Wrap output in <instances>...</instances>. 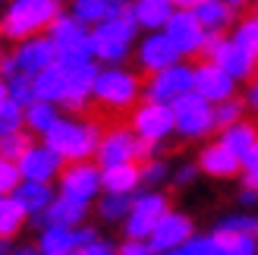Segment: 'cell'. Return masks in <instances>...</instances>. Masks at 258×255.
<instances>
[{
  "mask_svg": "<svg viewBox=\"0 0 258 255\" xmlns=\"http://www.w3.org/2000/svg\"><path fill=\"white\" fill-rule=\"evenodd\" d=\"M60 13L63 0H7L4 13H0V38L25 41L32 35H44Z\"/></svg>",
  "mask_w": 258,
  "mask_h": 255,
  "instance_id": "cell-1",
  "label": "cell"
},
{
  "mask_svg": "<svg viewBox=\"0 0 258 255\" xmlns=\"http://www.w3.org/2000/svg\"><path fill=\"white\" fill-rule=\"evenodd\" d=\"M41 139L63 161H92L101 142V126L88 117H79V113H67Z\"/></svg>",
  "mask_w": 258,
  "mask_h": 255,
  "instance_id": "cell-2",
  "label": "cell"
},
{
  "mask_svg": "<svg viewBox=\"0 0 258 255\" xmlns=\"http://www.w3.org/2000/svg\"><path fill=\"white\" fill-rule=\"evenodd\" d=\"M136 35H139V22L129 7H120L110 19L92 25V50L95 60L110 67V63H123L129 54L136 50Z\"/></svg>",
  "mask_w": 258,
  "mask_h": 255,
  "instance_id": "cell-3",
  "label": "cell"
},
{
  "mask_svg": "<svg viewBox=\"0 0 258 255\" xmlns=\"http://www.w3.org/2000/svg\"><path fill=\"white\" fill-rule=\"evenodd\" d=\"M142 88H145V82L136 70L123 67V63H110V67L98 70L92 101L104 110H133L142 98Z\"/></svg>",
  "mask_w": 258,
  "mask_h": 255,
  "instance_id": "cell-4",
  "label": "cell"
},
{
  "mask_svg": "<svg viewBox=\"0 0 258 255\" xmlns=\"http://www.w3.org/2000/svg\"><path fill=\"white\" fill-rule=\"evenodd\" d=\"M44 35L57 47V60H95L92 25H85L76 13H60Z\"/></svg>",
  "mask_w": 258,
  "mask_h": 255,
  "instance_id": "cell-5",
  "label": "cell"
},
{
  "mask_svg": "<svg viewBox=\"0 0 258 255\" xmlns=\"http://www.w3.org/2000/svg\"><path fill=\"white\" fill-rule=\"evenodd\" d=\"M202 57L217 63V67H221L227 76H233L236 82H249L258 73V57L249 54L246 47L236 44L233 38H227V35H211L208 32V41L202 47Z\"/></svg>",
  "mask_w": 258,
  "mask_h": 255,
  "instance_id": "cell-6",
  "label": "cell"
},
{
  "mask_svg": "<svg viewBox=\"0 0 258 255\" xmlns=\"http://www.w3.org/2000/svg\"><path fill=\"white\" fill-rule=\"evenodd\" d=\"M170 211V199L161 189H139L133 196V208H129L126 221H123V236H136V239H148L151 230L158 227V221Z\"/></svg>",
  "mask_w": 258,
  "mask_h": 255,
  "instance_id": "cell-7",
  "label": "cell"
},
{
  "mask_svg": "<svg viewBox=\"0 0 258 255\" xmlns=\"http://www.w3.org/2000/svg\"><path fill=\"white\" fill-rule=\"evenodd\" d=\"M173 117H176V136L189 139V142L205 139V136H211L217 130L214 104L205 101L202 95H196V92H189V95L173 101Z\"/></svg>",
  "mask_w": 258,
  "mask_h": 255,
  "instance_id": "cell-8",
  "label": "cell"
},
{
  "mask_svg": "<svg viewBox=\"0 0 258 255\" xmlns=\"http://www.w3.org/2000/svg\"><path fill=\"white\" fill-rule=\"evenodd\" d=\"M129 130H133L142 142L161 145L176 133V117H173V104H161V101H142L133 107L129 117Z\"/></svg>",
  "mask_w": 258,
  "mask_h": 255,
  "instance_id": "cell-9",
  "label": "cell"
},
{
  "mask_svg": "<svg viewBox=\"0 0 258 255\" xmlns=\"http://www.w3.org/2000/svg\"><path fill=\"white\" fill-rule=\"evenodd\" d=\"M57 189H60V196L76 199L82 205H92L104 193L101 189V164L98 161H67L57 176Z\"/></svg>",
  "mask_w": 258,
  "mask_h": 255,
  "instance_id": "cell-10",
  "label": "cell"
},
{
  "mask_svg": "<svg viewBox=\"0 0 258 255\" xmlns=\"http://www.w3.org/2000/svg\"><path fill=\"white\" fill-rule=\"evenodd\" d=\"M192 79H196V67H189L186 60L173 63L167 70H158L148 76L142 98L145 101H161V104H173L176 98H183L192 92Z\"/></svg>",
  "mask_w": 258,
  "mask_h": 255,
  "instance_id": "cell-11",
  "label": "cell"
},
{
  "mask_svg": "<svg viewBox=\"0 0 258 255\" xmlns=\"http://www.w3.org/2000/svg\"><path fill=\"white\" fill-rule=\"evenodd\" d=\"M57 63H63V70H67V95H63L60 107L70 113H82L92 101L101 63L98 60H57Z\"/></svg>",
  "mask_w": 258,
  "mask_h": 255,
  "instance_id": "cell-12",
  "label": "cell"
},
{
  "mask_svg": "<svg viewBox=\"0 0 258 255\" xmlns=\"http://www.w3.org/2000/svg\"><path fill=\"white\" fill-rule=\"evenodd\" d=\"M136 63H139V70L151 76V73H158V70H167V67H173V63L183 60V54L176 50V44L167 38V32H145L136 41Z\"/></svg>",
  "mask_w": 258,
  "mask_h": 255,
  "instance_id": "cell-13",
  "label": "cell"
},
{
  "mask_svg": "<svg viewBox=\"0 0 258 255\" xmlns=\"http://www.w3.org/2000/svg\"><path fill=\"white\" fill-rule=\"evenodd\" d=\"M164 32L176 44L179 54H183V60L186 57H199L205 41H208V32H205V25L199 22V16L192 10H176L170 16V22L164 25Z\"/></svg>",
  "mask_w": 258,
  "mask_h": 255,
  "instance_id": "cell-14",
  "label": "cell"
},
{
  "mask_svg": "<svg viewBox=\"0 0 258 255\" xmlns=\"http://www.w3.org/2000/svg\"><path fill=\"white\" fill-rule=\"evenodd\" d=\"M95 161L101 164V167L139 161V136L129 130V126H113V130L101 133V142H98V151H95Z\"/></svg>",
  "mask_w": 258,
  "mask_h": 255,
  "instance_id": "cell-15",
  "label": "cell"
},
{
  "mask_svg": "<svg viewBox=\"0 0 258 255\" xmlns=\"http://www.w3.org/2000/svg\"><path fill=\"white\" fill-rule=\"evenodd\" d=\"M192 92L202 95L205 101H211V104H221V101H227V98H236V79H233V76H227L217 63L202 60L199 67H196Z\"/></svg>",
  "mask_w": 258,
  "mask_h": 255,
  "instance_id": "cell-16",
  "label": "cell"
},
{
  "mask_svg": "<svg viewBox=\"0 0 258 255\" xmlns=\"http://www.w3.org/2000/svg\"><path fill=\"white\" fill-rule=\"evenodd\" d=\"M19 164V173H22V180H38V183H54L57 176H60V170H63V161L60 155L50 145H44V142H35L25 155L16 161Z\"/></svg>",
  "mask_w": 258,
  "mask_h": 255,
  "instance_id": "cell-17",
  "label": "cell"
},
{
  "mask_svg": "<svg viewBox=\"0 0 258 255\" xmlns=\"http://www.w3.org/2000/svg\"><path fill=\"white\" fill-rule=\"evenodd\" d=\"M196 233V224H192V218L189 214H183V211H167L164 218L158 221V227L151 230V246H154V252L158 255H167V252H173L176 246H183L186 239Z\"/></svg>",
  "mask_w": 258,
  "mask_h": 255,
  "instance_id": "cell-18",
  "label": "cell"
},
{
  "mask_svg": "<svg viewBox=\"0 0 258 255\" xmlns=\"http://www.w3.org/2000/svg\"><path fill=\"white\" fill-rule=\"evenodd\" d=\"M13 60H16L19 73L38 76L41 70H47L50 63H57V47L50 44L47 35H32V38H25V41H16Z\"/></svg>",
  "mask_w": 258,
  "mask_h": 255,
  "instance_id": "cell-19",
  "label": "cell"
},
{
  "mask_svg": "<svg viewBox=\"0 0 258 255\" xmlns=\"http://www.w3.org/2000/svg\"><path fill=\"white\" fill-rule=\"evenodd\" d=\"M199 170L211 180H233V176L242 173V158L233 155L224 142H208L199 151Z\"/></svg>",
  "mask_w": 258,
  "mask_h": 255,
  "instance_id": "cell-20",
  "label": "cell"
},
{
  "mask_svg": "<svg viewBox=\"0 0 258 255\" xmlns=\"http://www.w3.org/2000/svg\"><path fill=\"white\" fill-rule=\"evenodd\" d=\"M101 189L113 193V196H136L142 189V164L129 161V164L101 167Z\"/></svg>",
  "mask_w": 258,
  "mask_h": 255,
  "instance_id": "cell-21",
  "label": "cell"
},
{
  "mask_svg": "<svg viewBox=\"0 0 258 255\" xmlns=\"http://www.w3.org/2000/svg\"><path fill=\"white\" fill-rule=\"evenodd\" d=\"M85 218H88V205H82V202L67 199V196L57 193V199L50 202V205L38 214L35 221L41 224V227H47V224H57V227H79V224H85Z\"/></svg>",
  "mask_w": 258,
  "mask_h": 255,
  "instance_id": "cell-22",
  "label": "cell"
},
{
  "mask_svg": "<svg viewBox=\"0 0 258 255\" xmlns=\"http://www.w3.org/2000/svg\"><path fill=\"white\" fill-rule=\"evenodd\" d=\"M129 10H133V16H136L142 32H161L176 13L173 0H133Z\"/></svg>",
  "mask_w": 258,
  "mask_h": 255,
  "instance_id": "cell-23",
  "label": "cell"
},
{
  "mask_svg": "<svg viewBox=\"0 0 258 255\" xmlns=\"http://www.w3.org/2000/svg\"><path fill=\"white\" fill-rule=\"evenodd\" d=\"M13 199L22 205V211L29 214V218H38L50 202L57 199L54 193V183H38V180H22L16 189H13Z\"/></svg>",
  "mask_w": 258,
  "mask_h": 255,
  "instance_id": "cell-24",
  "label": "cell"
},
{
  "mask_svg": "<svg viewBox=\"0 0 258 255\" xmlns=\"http://www.w3.org/2000/svg\"><path fill=\"white\" fill-rule=\"evenodd\" d=\"M192 13L205 25V32H211V35H224L227 29L236 25V7H230L227 0H202Z\"/></svg>",
  "mask_w": 258,
  "mask_h": 255,
  "instance_id": "cell-25",
  "label": "cell"
},
{
  "mask_svg": "<svg viewBox=\"0 0 258 255\" xmlns=\"http://www.w3.org/2000/svg\"><path fill=\"white\" fill-rule=\"evenodd\" d=\"M35 246H38L41 255H76V252H79V243H76V227L47 224V227H41Z\"/></svg>",
  "mask_w": 258,
  "mask_h": 255,
  "instance_id": "cell-26",
  "label": "cell"
},
{
  "mask_svg": "<svg viewBox=\"0 0 258 255\" xmlns=\"http://www.w3.org/2000/svg\"><path fill=\"white\" fill-rule=\"evenodd\" d=\"M32 82H35L38 101H54V104H60L63 95H67V70H63V63H50L47 70L32 76Z\"/></svg>",
  "mask_w": 258,
  "mask_h": 255,
  "instance_id": "cell-27",
  "label": "cell"
},
{
  "mask_svg": "<svg viewBox=\"0 0 258 255\" xmlns=\"http://www.w3.org/2000/svg\"><path fill=\"white\" fill-rule=\"evenodd\" d=\"M217 142H224L230 151H233V155H246V151L258 142V123L255 120H236L233 126H224L221 130V136H217Z\"/></svg>",
  "mask_w": 258,
  "mask_h": 255,
  "instance_id": "cell-28",
  "label": "cell"
},
{
  "mask_svg": "<svg viewBox=\"0 0 258 255\" xmlns=\"http://www.w3.org/2000/svg\"><path fill=\"white\" fill-rule=\"evenodd\" d=\"M60 117H63L60 104H54V101H32V104L25 107V130L35 133V136H44Z\"/></svg>",
  "mask_w": 258,
  "mask_h": 255,
  "instance_id": "cell-29",
  "label": "cell"
},
{
  "mask_svg": "<svg viewBox=\"0 0 258 255\" xmlns=\"http://www.w3.org/2000/svg\"><path fill=\"white\" fill-rule=\"evenodd\" d=\"M117 10H120V7L110 4V0H73V7H70V13H76V16H79L85 25L104 22V19H110Z\"/></svg>",
  "mask_w": 258,
  "mask_h": 255,
  "instance_id": "cell-30",
  "label": "cell"
},
{
  "mask_svg": "<svg viewBox=\"0 0 258 255\" xmlns=\"http://www.w3.org/2000/svg\"><path fill=\"white\" fill-rule=\"evenodd\" d=\"M29 214L13 196H0V236H16Z\"/></svg>",
  "mask_w": 258,
  "mask_h": 255,
  "instance_id": "cell-31",
  "label": "cell"
},
{
  "mask_svg": "<svg viewBox=\"0 0 258 255\" xmlns=\"http://www.w3.org/2000/svg\"><path fill=\"white\" fill-rule=\"evenodd\" d=\"M167 255H224L221 249V239H217V233H192L183 246H176L173 252Z\"/></svg>",
  "mask_w": 258,
  "mask_h": 255,
  "instance_id": "cell-32",
  "label": "cell"
},
{
  "mask_svg": "<svg viewBox=\"0 0 258 255\" xmlns=\"http://www.w3.org/2000/svg\"><path fill=\"white\" fill-rule=\"evenodd\" d=\"M129 208H133V196H113V193H104L98 202V218L107 221V224H123Z\"/></svg>",
  "mask_w": 258,
  "mask_h": 255,
  "instance_id": "cell-33",
  "label": "cell"
},
{
  "mask_svg": "<svg viewBox=\"0 0 258 255\" xmlns=\"http://www.w3.org/2000/svg\"><path fill=\"white\" fill-rule=\"evenodd\" d=\"M32 145L35 142H32V133L29 130H16V133H10V136H0V158L19 161Z\"/></svg>",
  "mask_w": 258,
  "mask_h": 255,
  "instance_id": "cell-34",
  "label": "cell"
},
{
  "mask_svg": "<svg viewBox=\"0 0 258 255\" xmlns=\"http://www.w3.org/2000/svg\"><path fill=\"white\" fill-rule=\"evenodd\" d=\"M233 38L236 44H242L249 50V54H255L258 57V16L252 13V16H242V19H236V25H233Z\"/></svg>",
  "mask_w": 258,
  "mask_h": 255,
  "instance_id": "cell-35",
  "label": "cell"
},
{
  "mask_svg": "<svg viewBox=\"0 0 258 255\" xmlns=\"http://www.w3.org/2000/svg\"><path fill=\"white\" fill-rule=\"evenodd\" d=\"M7 98H13L19 107H29L35 98V82H32V76H25V73H16V76H10L7 79Z\"/></svg>",
  "mask_w": 258,
  "mask_h": 255,
  "instance_id": "cell-36",
  "label": "cell"
},
{
  "mask_svg": "<svg viewBox=\"0 0 258 255\" xmlns=\"http://www.w3.org/2000/svg\"><path fill=\"white\" fill-rule=\"evenodd\" d=\"M16 130H25V107H19L13 98L0 101V136H10Z\"/></svg>",
  "mask_w": 258,
  "mask_h": 255,
  "instance_id": "cell-37",
  "label": "cell"
},
{
  "mask_svg": "<svg viewBox=\"0 0 258 255\" xmlns=\"http://www.w3.org/2000/svg\"><path fill=\"white\" fill-rule=\"evenodd\" d=\"M214 230H230V233H246L258 239V214H227L217 221Z\"/></svg>",
  "mask_w": 258,
  "mask_h": 255,
  "instance_id": "cell-38",
  "label": "cell"
},
{
  "mask_svg": "<svg viewBox=\"0 0 258 255\" xmlns=\"http://www.w3.org/2000/svg\"><path fill=\"white\" fill-rule=\"evenodd\" d=\"M214 117H217V130L233 126L236 120L246 117V101H242V98H227V101H221V104H214Z\"/></svg>",
  "mask_w": 258,
  "mask_h": 255,
  "instance_id": "cell-39",
  "label": "cell"
},
{
  "mask_svg": "<svg viewBox=\"0 0 258 255\" xmlns=\"http://www.w3.org/2000/svg\"><path fill=\"white\" fill-rule=\"evenodd\" d=\"M164 180H170V164H167L164 158H148V161H142V186H151V189H158Z\"/></svg>",
  "mask_w": 258,
  "mask_h": 255,
  "instance_id": "cell-40",
  "label": "cell"
},
{
  "mask_svg": "<svg viewBox=\"0 0 258 255\" xmlns=\"http://www.w3.org/2000/svg\"><path fill=\"white\" fill-rule=\"evenodd\" d=\"M19 183H22L19 164H16V161L0 158V196H13V189H16Z\"/></svg>",
  "mask_w": 258,
  "mask_h": 255,
  "instance_id": "cell-41",
  "label": "cell"
},
{
  "mask_svg": "<svg viewBox=\"0 0 258 255\" xmlns=\"http://www.w3.org/2000/svg\"><path fill=\"white\" fill-rule=\"evenodd\" d=\"M117 255H158L151 246V239H136V236H123V243L117 246Z\"/></svg>",
  "mask_w": 258,
  "mask_h": 255,
  "instance_id": "cell-42",
  "label": "cell"
},
{
  "mask_svg": "<svg viewBox=\"0 0 258 255\" xmlns=\"http://www.w3.org/2000/svg\"><path fill=\"white\" fill-rule=\"evenodd\" d=\"M76 255H117V246H113L110 239L98 236V239H92L88 246H79V252H76Z\"/></svg>",
  "mask_w": 258,
  "mask_h": 255,
  "instance_id": "cell-43",
  "label": "cell"
},
{
  "mask_svg": "<svg viewBox=\"0 0 258 255\" xmlns=\"http://www.w3.org/2000/svg\"><path fill=\"white\" fill-rule=\"evenodd\" d=\"M199 173H202V170H199V164H179V167H176V173L170 176V180H173L176 186H189V183L196 180Z\"/></svg>",
  "mask_w": 258,
  "mask_h": 255,
  "instance_id": "cell-44",
  "label": "cell"
},
{
  "mask_svg": "<svg viewBox=\"0 0 258 255\" xmlns=\"http://www.w3.org/2000/svg\"><path fill=\"white\" fill-rule=\"evenodd\" d=\"M242 101H246V110L252 113V117H258V79H249V82H246Z\"/></svg>",
  "mask_w": 258,
  "mask_h": 255,
  "instance_id": "cell-45",
  "label": "cell"
},
{
  "mask_svg": "<svg viewBox=\"0 0 258 255\" xmlns=\"http://www.w3.org/2000/svg\"><path fill=\"white\" fill-rule=\"evenodd\" d=\"M101 233L95 230V227H88V224H79V227H76V243H79V246H88V243H92V239H98Z\"/></svg>",
  "mask_w": 258,
  "mask_h": 255,
  "instance_id": "cell-46",
  "label": "cell"
},
{
  "mask_svg": "<svg viewBox=\"0 0 258 255\" xmlns=\"http://www.w3.org/2000/svg\"><path fill=\"white\" fill-rule=\"evenodd\" d=\"M236 202H239V205H246V208H255V205H258V193H255V189H246V186H242L239 196H236Z\"/></svg>",
  "mask_w": 258,
  "mask_h": 255,
  "instance_id": "cell-47",
  "label": "cell"
},
{
  "mask_svg": "<svg viewBox=\"0 0 258 255\" xmlns=\"http://www.w3.org/2000/svg\"><path fill=\"white\" fill-rule=\"evenodd\" d=\"M242 170H258V142L242 155Z\"/></svg>",
  "mask_w": 258,
  "mask_h": 255,
  "instance_id": "cell-48",
  "label": "cell"
},
{
  "mask_svg": "<svg viewBox=\"0 0 258 255\" xmlns=\"http://www.w3.org/2000/svg\"><path fill=\"white\" fill-rule=\"evenodd\" d=\"M16 73H19V67H16V60H13V54L0 60V76H4V79H10V76H16Z\"/></svg>",
  "mask_w": 258,
  "mask_h": 255,
  "instance_id": "cell-49",
  "label": "cell"
},
{
  "mask_svg": "<svg viewBox=\"0 0 258 255\" xmlns=\"http://www.w3.org/2000/svg\"><path fill=\"white\" fill-rule=\"evenodd\" d=\"M242 186L258 193V170H242Z\"/></svg>",
  "mask_w": 258,
  "mask_h": 255,
  "instance_id": "cell-50",
  "label": "cell"
},
{
  "mask_svg": "<svg viewBox=\"0 0 258 255\" xmlns=\"http://www.w3.org/2000/svg\"><path fill=\"white\" fill-rule=\"evenodd\" d=\"M13 249H16L13 246V236H0V255H10Z\"/></svg>",
  "mask_w": 258,
  "mask_h": 255,
  "instance_id": "cell-51",
  "label": "cell"
},
{
  "mask_svg": "<svg viewBox=\"0 0 258 255\" xmlns=\"http://www.w3.org/2000/svg\"><path fill=\"white\" fill-rule=\"evenodd\" d=\"M199 4H202V0H173V7H176V10H196Z\"/></svg>",
  "mask_w": 258,
  "mask_h": 255,
  "instance_id": "cell-52",
  "label": "cell"
},
{
  "mask_svg": "<svg viewBox=\"0 0 258 255\" xmlns=\"http://www.w3.org/2000/svg\"><path fill=\"white\" fill-rule=\"evenodd\" d=\"M10 255H41V252H38V246H19V249H13Z\"/></svg>",
  "mask_w": 258,
  "mask_h": 255,
  "instance_id": "cell-53",
  "label": "cell"
},
{
  "mask_svg": "<svg viewBox=\"0 0 258 255\" xmlns=\"http://www.w3.org/2000/svg\"><path fill=\"white\" fill-rule=\"evenodd\" d=\"M227 4H230V7H236V10H239V7H249V4H255V0H227Z\"/></svg>",
  "mask_w": 258,
  "mask_h": 255,
  "instance_id": "cell-54",
  "label": "cell"
},
{
  "mask_svg": "<svg viewBox=\"0 0 258 255\" xmlns=\"http://www.w3.org/2000/svg\"><path fill=\"white\" fill-rule=\"evenodd\" d=\"M4 98H7V79L0 76V101H4Z\"/></svg>",
  "mask_w": 258,
  "mask_h": 255,
  "instance_id": "cell-55",
  "label": "cell"
},
{
  "mask_svg": "<svg viewBox=\"0 0 258 255\" xmlns=\"http://www.w3.org/2000/svg\"><path fill=\"white\" fill-rule=\"evenodd\" d=\"M110 4H117V7H133V0H110Z\"/></svg>",
  "mask_w": 258,
  "mask_h": 255,
  "instance_id": "cell-56",
  "label": "cell"
},
{
  "mask_svg": "<svg viewBox=\"0 0 258 255\" xmlns=\"http://www.w3.org/2000/svg\"><path fill=\"white\" fill-rule=\"evenodd\" d=\"M252 13H255V16H258V0H255V4H252Z\"/></svg>",
  "mask_w": 258,
  "mask_h": 255,
  "instance_id": "cell-57",
  "label": "cell"
},
{
  "mask_svg": "<svg viewBox=\"0 0 258 255\" xmlns=\"http://www.w3.org/2000/svg\"><path fill=\"white\" fill-rule=\"evenodd\" d=\"M0 60H4V47H0Z\"/></svg>",
  "mask_w": 258,
  "mask_h": 255,
  "instance_id": "cell-58",
  "label": "cell"
},
{
  "mask_svg": "<svg viewBox=\"0 0 258 255\" xmlns=\"http://www.w3.org/2000/svg\"><path fill=\"white\" fill-rule=\"evenodd\" d=\"M249 255H258V249H255V252H249Z\"/></svg>",
  "mask_w": 258,
  "mask_h": 255,
  "instance_id": "cell-59",
  "label": "cell"
},
{
  "mask_svg": "<svg viewBox=\"0 0 258 255\" xmlns=\"http://www.w3.org/2000/svg\"><path fill=\"white\" fill-rule=\"evenodd\" d=\"M0 4H7V0H0Z\"/></svg>",
  "mask_w": 258,
  "mask_h": 255,
  "instance_id": "cell-60",
  "label": "cell"
}]
</instances>
